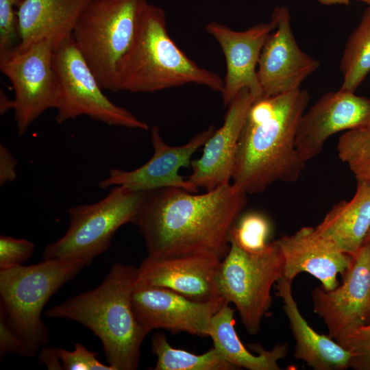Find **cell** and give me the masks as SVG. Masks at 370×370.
Wrapping results in <instances>:
<instances>
[{
  "mask_svg": "<svg viewBox=\"0 0 370 370\" xmlns=\"http://www.w3.org/2000/svg\"><path fill=\"white\" fill-rule=\"evenodd\" d=\"M247 195L234 183L200 195L175 188L148 191L134 224L149 256L208 254L223 260Z\"/></svg>",
  "mask_w": 370,
  "mask_h": 370,
  "instance_id": "cell-1",
  "label": "cell"
},
{
  "mask_svg": "<svg viewBox=\"0 0 370 370\" xmlns=\"http://www.w3.org/2000/svg\"><path fill=\"white\" fill-rule=\"evenodd\" d=\"M306 90L262 97L250 107L238 140L233 183L247 194L275 182H294L305 162L295 145L300 119L309 102Z\"/></svg>",
  "mask_w": 370,
  "mask_h": 370,
  "instance_id": "cell-2",
  "label": "cell"
},
{
  "mask_svg": "<svg viewBox=\"0 0 370 370\" xmlns=\"http://www.w3.org/2000/svg\"><path fill=\"white\" fill-rule=\"evenodd\" d=\"M137 282V267L115 263L97 287L53 306L45 314L82 324L101 341L109 365L115 370H135L149 334L132 306L131 294Z\"/></svg>",
  "mask_w": 370,
  "mask_h": 370,
  "instance_id": "cell-3",
  "label": "cell"
},
{
  "mask_svg": "<svg viewBox=\"0 0 370 370\" xmlns=\"http://www.w3.org/2000/svg\"><path fill=\"white\" fill-rule=\"evenodd\" d=\"M188 84L221 92L224 82L177 46L167 32L164 10L148 3L134 41L118 65L114 92H153Z\"/></svg>",
  "mask_w": 370,
  "mask_h": 370,
  "instance_id": "cell-4",
  "label": "cell"
},
{
  "mask_svg": "<svg viewBox=\"0 0 370 370\" xmlns=\"http://www.w3.org/2000/svg\"><path fill=\"white\" fill-rule=\"evenodd\" d=\"M86 266L77 260L53 259L0 270V310L31 356L49 339L41 319L45 305Z\"/></svg>",
  "mask_w": 370,
  "mask_h": 370,
  "instance_id": "cell-5",
  "label": "cell"
},
{
  "mask_svg": "<svg viewBox=\"0 0 370 370\" xmlns=\"http://www.w3.org/2000/svg\"><path fill=\"white\" fill-rule=\"evenodd\" d=\"M147 0H92L72 36L103 89L114 92L118 65L136 36Z\"/></svg>",
  "mask_w": 370,
  "mask_h": 370,
  "instance_id": "cell-6",
  "label": "cell"
},
{
  "mask_svg": "<svg viewBox=\"0 0 370 370\" xmlns=\"http://www.w3.org/2000/svg\"><path fill=\"white\" fill-rule=\"evenodd\" d=\"M147 193L115 186L95 203L69 208L68 229L61 238L45 247L43 260L71 259L89 265L110 247L120 227L135 223Z\"/></svg>",
  "mask_w": 370,
  "mask_h": 370,
  "instance_id": "cell-7",
  "label": "cell"
},
{
  "mask_svg": "<svg viewBox=\"0 0 370 370\" xmlns=\"http://www.w3.org/2000/svg\"><path fill=\"white\" fill-rule=\"evenodd\" d=\"M230 243L219 270V294L234 304L245 330L256 335L271 306L272 287L283 278V255L276 241L258 252L247 251L233 240Z\"/></svg>",
  "mask_w": 370,
  "mask_h": 370,
  "instance_id": "cell-8",
  "label": "cell"
},
{
  "mask_svg": "<svg viewBox=\"0 0 370 370\" xmlns=\"http://www.w3.org/2000/svg\"><path fill=\"white\" fill-rule=\"evenodd\" d=\"M52 64L58 85V123L81 116L110 126L148 130L147 123L110 100L77 49L72 34L54 47Z\"/></svg>",
  "mask_w": 370,
  "mask_h": 370,
  "instance_id": "cell-9",
  "label": "cell"
},
{
  "mask_svg": "<svg viewBox=\"0 0 370 370\" xmlns=\"http://www.w3.org/2000/svg\"><path fill=\"white\" fill-rule=\"evenodd\" d=\"M56 44L53 39H45L0 60V70L14 90V117L20 136L46 110L57 106L59 85L52 64Z\"/></svg>",
  "mask_w": 370,
  "mask_h": 370,
  "instance_id": "cell-10",
  "label": "cell"
},
{
  "mask_svg": "<svg viewBox=\"0 0 370 370\" xmlns=\"http://www.w3.org/2000/svg\"><path fill=\"white\" fill-rule=\"evenodd\" d=\"M225 301L222 297L197 301L170 289L138 282L131 294L135 317L149 333L162 329L209 336L212 317Z\"/></svg>",
  "mask_w": 370,
  "mask_h": 370,
  "instance_id": "cell-11",
  "label": "cell"
},
{
  "mask_svg": "<svg viewBox=\"0 0 370 370\" xmlns=\"http://www.w3.org/2000/svg\"><path fill=\"white\" fill-rule=\"evenodd\" d=\"M213 125L198 133L186 144L171 146L161 136L160 130L153 126L151 130V142L153 148L151 158L144 164L131 171L112 169L108 176L101 180V188L124 186L138 191H151L164 188H180L197 193L198 188L179 173L182 167L191 164L193 155L215 132Z\"/></svg>",
  "mask_w": 370,
  "mask_h": 370,
  "instance_id": "cell-12",
  "label": "cell"
},
{
  "mask_svg": "<svg viewBox=\"0 0 370 370\" xmlns=\"http://www.w3.org/2000/svg\"><path fill=\"white\" fill-rule=\"evenodd\" d=\"M312 309L336 340L367 324L370 311V243H364L343 278L331 291L317 287L311 293Z\"/></svg>",
  "mask_w": 370,
  "mask_h": 370,
  "instance_id": "cell-13",
  "label": "cell"
},
{
  "mask_svg": "<svg viewBox=\"0 0 370 370\" xmlns=\"http://www.w3.org/2000/svg\"><path fill=\"white\" fill-rule=\"evenodd\" d=\"M277 27L268 36L262 49L257 75L264 97L289 92L319 67V62L299 47L292 31L291 14L285 6L271 14Z\"/></svg>",
  "mask_w": 370,
  "mask_h": 370,
  "instance_id": "cell-14",
  "label": "cell"
},
{
  "mask_svg": "<svg viewBox=\"0 0 370 370\" xmlns=\"http://www.w3.org/2000/svg\"><path fill=\"white\" fill-rule=\"evenodd\" d=\"M370 127V98L355 92L331 91L322 95L302 115L295 145L304 162L317 156L333 134Z\"/></svg>",
  "mask_w": 370,
  "mask_h": 370,
  "instance_id": "cell-15",
  "label": "cell"
},
{
  "mask_svg": "<svg viewBox=\"0 0 370 370\" xmlns=\"http://www.w3.org/2000/svg\"><path fill=\"white\" fill-rule=\"evenodd\" d=\"M277 25L272 16L269 22L241 32L214 21L206 25V32L219 44L225 58L226 74L221 92L225 106L244 88L249 90L254 101L263 97L256 67L266 39Z\"/></svg>",
  "mask_w": 370,
  "mask_h": 370,
  "instance_id": "cell-16",
  "label": "cell"
},
{
  "mask_svg": "<svg viewBox=\"0 0 370 370\" xmlns=\"http://www.w3.org/2000/svg\"><path fill=\"white\" fill-rule=\"evenodd\" d=\"M221 260L208 254L147 256L137 267L138 282L166 288L194 301H207L221 297L217 278Z\"/></svg>",
  "mask_w": 370,
  "mask_h": 370,
  "instance_id": "cell-17",
  "label": "cell"
},
{
  "mask_svg": "<svg viewBox=\"0 0 370 370\" xmlns=\"http://www.w3.org/2000/svg\"><path fill=\"white\" fill-rule=\"evenodd\" d=\"M254 99L242 89L230 103L224 123L204 145L201 156L191 162L188 180L206 191L230 183L232 179L242 129Z\"/></svg>",
  "mask_w": 370,
  "mask_h": 370,
  "instance_id": "cell-18",
  "label": "cell"
},
{
  "mask_svg": "<svg viewBox=\"0 0 370 370\" xmlns=\"http://www.w3.org/2000/svg\"><path fill=\"white\" fill-rule=\"evenodd\" d=\"M276 242L284 258V278L293 282L301 273H307L317 278L325 291L338 286V274L343 278L354 261L312 227L282 235Z\"/></svg>",
  "mask_w": 370,
  "mask_h": 370,
  "instance_id": "cell-19",
  "label": "cell"
},
{
  "mask_svg": "<svg viewBox=\"0 0 370 370\" xmlns=\"http://www.w3.org/2000/svg\"><path fill=\"white\" fill-rule=\"evenodd\" d=\"M275 288L295 341L294 357L314 370L349 368L352 354L328 334L315 331L301 314L293 295L292 281L282 278Z\"/></svg>",
  "mask_w": 370,
  "mask_h": 370,
  "instance_id": "cell-20",
  "label": "cell"
},
{
  "mask_svg": "<svg viewBox=\"0 0 370 370\" xmlns=\"http://www.w3.org/2000/svg\"><path fill=\"white\" fill-rule=\"evenodd\" d=\"M92 0H22L16 7L20 42L16 51L51 38L56 43L72 34L79 17Z\"/></svg>",
  "mask_w": 370,
  "mask_h": 370,
  "instance_id": "cell-21",
  "label": "cell"
},
{
  "mask_svg": "<svg viewBox=\"0 0 370 370\" xmlns=\"http://www.w3.org/2000/svg\"><path fill=\"white\" fill-rule=\"evenodd\" d=\"M370 229V184L357 181L354 197L335 204L314 227L317 233L354 258Z\"/></svg>",
  "mask_w": 370,
  "mask_h": 370,
  "instance_id": "cell-22",
  "label": "cell"
},
{
  "mask_svg": "<svg viewBox=\"0 0 370 370\" xmlns=\"http://www.w3.org/2000/svg\"><path fill=\"white\" fill-rule=\"evenodd\" d=\"M225 301L213 316L209 336L214 348L230 363L238 369L280 370L278 362L288 353L286 343H278L267 350L260 345H252L251 348L258 352L251 354L242 343L235 330L234 309Z\"/></svg>",
  "mask_w": 370,
  "mask_h": 370,
  "instance_id": "cell-23",
  "label": "cell"
},
{
  "mask_svg": "<svg viewBox=\"0 0 370 370\" xmlns=\"http://www.w3.org/2000/svg\"><path fill=\"white\" fill-rule=\"evenodd\" d=\"M340 89L355 92L370 73V5L348 38L340 62Z\"/></svg>",
  "mask_w": 370,
  "mask_h": 370,
  "instance_id": "cell-24",
  "label": "cell"
},
{
  "mask_svg": "<svg viewBox=\"0 0 370 370\" xmlns=\"http://www.w3.org/2000/svg\"><path fill=\"white\" fill-rule=\"evenodd\" d=\"M151 349L157 360L153 370H236L215 349L195 354L172 347L165 336L156 333L151 340Z\"/></svg>",
  "mask_w": 370,
  "mask_h": 370,
  "instance_id": "cell-25",
  "label": "cell"
},
{
  "mask_svg": "<svg viewBox=\"0 0 370 370\" xmlns=\"http://www.w3.org/2000/svg\"><path fill=\"white\" fill-rule=\"evenodd\" d=\"M269 232L268 220L259 213L250 212L236 221L231 228L230 240L247 251L258 252L267 245Z\"/></svg>",
  "mask_w": 370,
  "mask_h": 370,
  "instance_id": "cell-26",
  "label": "cell"
},
{
  "mask_svg": "<svg viewBox=\"0 0 370 370\" xmlns=\"http://www.w3.org/2000/svg\"><path fill=\"white\" fill-rule=\"evenodd\" d=\"M12 0H0V60L11 56L19 42L18 19Z\"/></svg>",
  "mask_w": 370,
  "mask_h": 370,
  "instance_id": "cell-27",
  "label": "cell"
},
{
  "mask_svg": "<svg viewBox=\"0 0 370 370\" xmlns=\"http://www.w3.org/2000/svg\"><path fill=\"white\" fill-rule=\"evenodd\" d=\"M73 351L58 348V353L64 370H115L104 365L97 358L95 352L89 351L81 343H75Z\"/></svg>",
  "mask_w": 370,
  "mask_h": 370,
  "instance_id": "cell-28",
  "label": "cell"
},
{
  "mask_svg": "<svg viewBox=\"0 0 370 370\" xmlns=\"http://www.w3.org/2000/svg\"><path fill=\"white\" fill-rule=\"evenodd\" d=\"M35 245L23 238L0 236V270L22 265L33 254Z\"/></svg>",
  "mask_w": 370,
  "mask_h": 370,
  "instance_id": "cell-29",
  "label": "cell"
},
{
  "mask_svg": "<svg viewBox=\"0 0 370 370\" xmlns=\"http://www.w3.org/2000/svg\"><path fill=\"white\" fill-rule=\"evenodd\" d=\"M11 353L25 357H32L25 343L12 330L7 321L4 314L0 310L1 356H5Z\"/></svg>",
  "mask_w": 370,
  "mask_h": 370,
  "instance_id": "cell-30",
  "label": "cell"
},
{
  "mask_svg": "<svg viewBox=\"0 0 370 370\" xmlns=\"http://www.w3.org/2000/svg\"><path fill=\"white\" fill-rule=\"evenodd\" d=\"M16 160L10 150L3 144L0 145V185L13 182L16 178Z\"/></svg>",
  "mask_w": 370,
  "mask_h": 370,
  "instance_id": "cell-31",
  "label": "cell"
},
{
  "mask_svg": "<svg viewBox=\"0 0 370 370\" xmlns=\"http://www.w3.org/2000/svg\"><path fill=\"white\" fill-rule=\"evenodd\" d=\"M38 359L40 362L47 366L48 369H63L62 365L59 362L60 359L58 356V349L56 348L50 347H43L38 355Z\"/></svg>",
  "mask_w": 370,
  "mask_h": 370,
  "instance_id": "cell-32",
  "label": "cell"
},
{
  "mask_svg": "<svg viewBox=\"0 0 370 370\" xmlns=\"http://www.w3.org/2000/svg\"><path fill=\"white\" fill-rule=\"evenodd\" d=\"M0 110L1 114H3L8 110H13V100L9 99L2 90L0 97Z\"/></svg>",
  "mask_w": 370,
  "mask_h": 370,
  "instance_id": "cell-33",
  "label": "cell"
},
{
  "mask_svg": "<svg viewBox=\"0 0 370 370\" xmlns=\"http://www.w3.org/2000/svg\"><path fill=\"white\" fill-rule=\"evenodd\" d=\"M320 4L323 5H348L352 1H358L370 5V0H317Z\"/></svg>",
  "mask_w": 370,
  "mask_h": 370,
  "instance_id": "cell-34",
  "label": "cell"
},
{
  "mask_svg": "<svg viewBox=\"0 0 370 370\" xmlns=\"http://www.w3.org/2000/svg\"><path fill=\"white\" fill-rule=\"evenodd\" d=\"M370 243V229H369V232H368V233L367 234V236L365 238L364 243Z\"/></svg>",
  "mask_w": 370,
  "mask_h": 370,
  "instance_id": "cell-35",
  "label": "cell"
},
{
  "mask_svg": "<svg viewBox=\"0 0 370 370\" xmlns=\"http://www.w3.org/2000/svg\"><path fill=\"white\" fill-rule=\"evenodd\" d=\"M367 324H370V311H369V317H368V320H367ZM365 325H366V324H365Z\"/></svg>",
  "mask_w": 370,
  "mask_h": 370,
  "instance_id": "cell-36",
  "label": "cell"
},
{
  "mask_svg": "<svg viewBox=\"0 0 370 370\" xmlns=\"http://www.w3.org/2000/svg\"><path fill=\"white\" fill-rule=\"evenodd\" d=\"M13 2L14 3L15 5H16V3H18V0H12Z\"/></svg>",
  "mask_w": 370,
  "mask_h": 370,
  "instance_id": "cell-37",
  "label": "cell"
},
{
  "mask_svg": "<svg viewBox=\"0 0 370 370\" xmlns=\"http://www.w3.org/2000/svg\"><path fill=\"white\" fill-rule=\"evenodd\" d=\"M22 0H18V3H16V6Z\"/></svg>",
  "mask_w": 370,
  "mask_h": 370,
  "instance_id": "cell-38",
  "label": "cell"
}]
</instances>
